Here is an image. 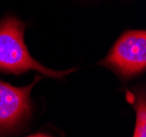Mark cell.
Masks as SVG:
<instances>
[{"instance_id": "cell-1", "label": "cell", "mask_w": 146, "mask_h": 137, "mask_svg": "<svg viewBox=\"0 0 146 137\" xmlns=\"http://www.w3.org/2000/svg\"><path fill=\"white\" fill-rule=\"evenodd\" d=\"M24 30L25 24L14 17H6L0 22V71L21 74L35 70L56 78L74 71L50 70L33 59L24 42Z\"/></svg>"}, {"instance_id": "cell-2", "label": "cell", "mask_w": 146, "mask_h": 137, "mask_svg": "<svg viewBox=\"0 0 146 137\" xmlns=\"http://www.w3.org/2000/svg\"><path fill=\"white\" fill-rule=\"evenodd\" d=\"M100 64L112 69L124 78L143 73L146 68L145 30L125 32Z\"/></svg>"}, {"instance_id": "cell-3", "label": "cell", "mask_w": 146, "mask_h": 137, "mask_svg": "<svg viewBox=\"0 0 146 137\" xmlns=\"http://www.w3.org/2000/svg\"><path fill=\"white\" fill-rule=\"evenodd\" d=\"M39 77L25 87H15L0 81V128L17 124L29 113L30 95Z\"/></svg>"}, {"instance_id": "cell-4", "label": "cell", "mask_w": 146, "mask_h": 137, "mask_svg": "<svg viewBox=\"0 0 146 137\" xmlns=\"http://www.w3.org/2000/svg\"><path fill=\"white\" fill-rule=\"evenodd\" d=\"M136 124L133 137H146V101L144 96H139L135 105Z\"/></svg>"}, {"instance_id": "cell-5", "label": "cell", "mask_w": 146, "mask_h": 137, "mask_svg": "<svg viewBox=\"0 0 146 137\" xmlns=\"http://www.w3.org/2000/svg\"><path fill=\"white\" fill-rule=\"evenodd\" d=\"M31 137H48V136H46V135H40V134H38V135H34V136H31Z\"/></svg>"}]
</instances>
